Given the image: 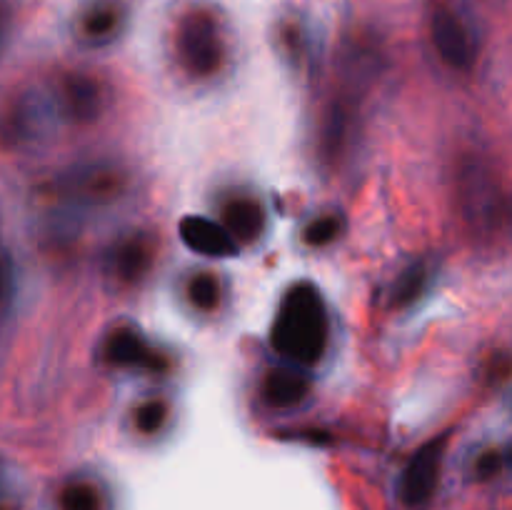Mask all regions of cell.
I'll return each mask as SVG.
<instances>
[{"mask_svg": "<svg viewBox=\"0 0 512 510\" xmlns=\"http://www.w3.org/2000/svg\"><path fill=\"white\" fill-rule=\"evenodd\" d=\"M330 320L323 295L313 283L288 290L273 323V348L298 365H315L328 350Z\"/></svg>", "mask_w": 512, "mask_h": 510, "instance_id": "obj_1", "label": "cell"}, {"mask_svg": "<svg viewBox=\"0 0 512 510\" xmlns=\"http://www.w3.org/2000/svg\"><path fill=\"white\" fill-rule=\"evenodd\" d=\"M458 203L475 235H498L505 223V198L498 175L480 155H468L458 168Z\"/></svg>", "mask_w": 512, "mask_h": 510, "instance_id": "obj_2", "label": "cell"}, {"mask_svg": "<svg viewBox=\"0 0 512 510\" xmlns=\"http://www.w3.org/2000/svg\"><path fill=\"white\" fill-rule=\"evenodd\" d=\"M175 48L183 68L195 78H210L223 68L225 43L218 20L210 10L193 8L180 20Z\"/></svg>", "mask_w": 512, "mask_h": 510, "instance_id": "obj_3", "label": "cell"}, {"mask_svg": "<svg viewBox=\"0 0 512 510\" xmlns=\"http://www.w3.org/2000/svg\"><path fill=\"white\" fill-rule=\"evenodd\" d=\"M128 188V178L123 170L113 163H85L70 168L55 180V198L73 200V203L98 205L120 198Z\"/></svg>", "mask_w": 512, "mask_h": 510, "instance_id": "obj_4", "label": "cell"}, {"mask_svg": "<svg viewBox=\"0 0 512 510\" xmlns=\"http://www.w3.org/2000/svg\"><path fill=\"white\" fill-rule=\"evenodd\" d=\"M430 35H433L435 50L440 58L450 65L453 70H470L478 58V48H475L473 33H470L468 23L463 15L448 3H435L430 8Z\"/></svg>", "mask_w": 512, "mask_h": 510, "instance_id": "obj_5", "label": "cell"}, {"mask_svg": "<svg viewBox=\"0 0 512 510\" xmlns=\"http://www.w3.org/2000/svg\"><path fill=\"white\" fill-rule=\"evenodd\" d=\"M445 445H448V433L425 443L413 455V460L405 468L403 478H400V500H403L405 508L423 510L433 500L435 488H438Z\"/></svg>", "mask_w": 512, "mask_h": 510, "instance_id": "obj_6", "label": "cell"}, {"mask_svg": "<svg viewBox=\"0 0 512 510\" xmlns=\"http://www.w3.org/2000/svg\"><path fill=\"white\" fill-rule=\"evenodd\" d=\"M55 105H58V110L65 118L73 120V123L78 125H85L93 123L100 115V108H103V93H100V85L95 83L90 75L73 73L65 75V78L60 80Z\"/></svg>", "mask_w": 512, "mask_h": 510, "instance_id": "obj_7", "label": "cell"}, {"mask_svg": "<svg viewBox=\"0 0 512 510\" xmlns=\"http://www.w3.org/2000/svg\"><path fill=\"white\" fill-rule=\"evenodd\" d=\"M43 120L45 108L38 95H23L0 113V140L8 148L30 143L43 128Z\"/></svg>", "mask_w": 512, "mask_h": 510, "instance_id": "obj_8", "label": "cell"}, {"mask_svg": "<svg viewBox=\"0 0 512 510\" xmlns=\"http://www.w3.org/2000/svg\"><path fill=\"white\" fill-rule=\"evenodd\" d=\"M180 238L190 250L210 255V258H230L240 250V245L230 238L223 225L200 218V215H188L180 220Z\"/></svg>", "mask_w": 512, "mask_h": 510, "instance_id": "obj_9", "label": "cell"}, {"mask_svg": "<svg viewBox=\"0 0 512 510\" xmlns=\"http://www.w3.org/2000/svg\"><path fill=\"white\" fill-rule=\"evenodd\" d=\"M105 360L120 368H165V360L133 328H118L105 340Z\"/></svg>", "mask_w": 512, "mask_h": 510, "instance_id": "obj_10", "label": "cell"}, {"mask_svg": "<svg viewBox=\"0 0 512 510\" xmlns=\"http://www.w3.org/2000/svg\"><path fill=\"white\" fill-rule=\"evenodd\" d=\"M265 225H268V215L255 198L240 195V198H230L225 203L223 228L238 245H248L263 238Z\"/></svg>", "mask_w": 512, "mask_h": 510, "instance_id": "obj_11", "label": "cell"}, {"mask_svg": "<svg viewBox=\"0 0 512 510\" xmlns=\"http://www.w3.org/2000/svg\"><path fill=\"white\" fill-rule=\"evenodd\" d=\"M310 393V380L303 370L285 365L273 368L263 380V398L273 408H293L300 405Z\"/></svg>", "mask_w": 512, "mask_h": 510, "instance_id": "obj_12", "label": "cell"}, {"mask_svg": "<svg viewBox=\"0 0 512 510\" xmlns=\"http://www.w3.org/2000/svg\"><path fill=\"white\" fill-rule=\"evenodd\" d=\"M153 240L150 235H130L123 243H118L113 253V273L115 278L123 283H138L145 273H148L150 263H153Z\"/></svg>", "mask_w": 512, "mask_h": 510, "instance_id": "obj_13", "label": "cell"}, {"mask_svg": "<svg viewBox=\"0 0 512 510\" xmlns=\"http://www.w3.org/2000/svg\"><path fill=\"white\" fill-rule=\"evenodd\" d=\"M120 23H123V13H120L118 5L98 3L80 20V33H83V38L88 43L100 45L115 38V33L120 30Z\"/></svg>", "mask_w": 512, "mask_h": 510, "instance_id": "obj_14", "label": "cell"}, {"mask_svg": "<svg viewBox=\"0 0 512 510\" xmlns=\"http://www.w3.org/2000/svg\"><path fill=\"white\" fill-rule=\"evenodd\" d=\"M430 270L425 260H415L410 263L403 273L398 275V280L390 288V305L393 308H408V305L418 303L423 298L425 288H428Z\"/></svg>", "mask_w": 512, "mask_h": 510, "instance_id": "obj_15", "label": "cell"}, {"mask_svg": "<svg viewBox=\"0 0 512 510\" xmlns=\"http://www.w3.org/2000/svg\"><path fill=\"white\" fill-rule=\"evenodd\" d=\"M350 130V118L348 108L343 103H330L328 113L323 120V153L325 158H338V153L343 150L345 138H348Z\"/></svg>", "mask_w": 512, "mask_h": 510, "instance_id": "obj_16", "label": "cell"}, {"mask_svg": "<svg viewBox=\"0 0 512 510\" xmlns=\"http://www.w3.org/2000/svg\"><path fill=\"white\" fill-rule=\"evenodd\" d=\"M188 298L200 313H213L218 310L220 298H223V288L220 280L213 273H198L190 278L188 283Z\"/></svg>", "mask_w": 512, "mask_h": 510, "instance_id": "obj_17", "label": "cell"}, {"mask_svg": "<svg viewBox=\"0 0 512 510\" xmlns=\"http://www.w3.org/2000/svg\"><path fill=\"white\" fill-rule=\"evenodd\" d=\"M60 510H100V493L95 485L85 483V480H75L60 490L58 498Z\"/></svg>", "mask_w": 512, "mask_h": 510, "instance_id": "obj_18", "label": "cell"}, {"mask_svg": "<svg viewBox=\"0 0 512 510\" xmlns=\"http://www.w3.org/2000/svg\"><path fill=\"white\" fill-rule=\"evenodd\" d=\"M168 420V403L163 398H148L135 408V428L145 435H155Z\"/></svg>", "mask_w": 512, "mask_h": 510, "instance_id": "obj_19", "label": "cell"}, {"mask_svg": "<svg viewBox=\"0 0 512 510\" xmlns=\"http://www.w3.org/2000/svg\"><path fill=\"white\" fill-rule=\"evenodd\" d=\"M340 233H343V218L340 215H323V218H315L305 228V243L315 245V248H323V245H330L333 240H338Z\"/></svg>", "mask_w": 512, "mask_h": 510, "instance_id": "obj_20", "label": "cell"}, {"mask_svg": "<svg viewBox=\"0 0 512 510\" xmlns=\"http://www.w3.org/2000/svg\"><path fill=\"white\" fill-rule=\"evenodd\" d=\"M503 465H505V455L500 453V450H485V453L478 458V463H475V473H478L480 480H490L503 470Z\"/></svg>", "mask_w": 512, "mask_h": 510, "instance_id": "obj_21", "label": "cell"}, {"mask_svg": "<svg viewBox=\"0 0 512 510\" xmlns=\"http://www.w3.org/2000/svg\"><path fill=\"white\" fill-rule=\"evenodd\" d=\"M5 293H8V265L0 258V305H3Z\"/></svg>", "mask_w": 512, "mask_h": 510, "instance_id": "obj_22", "label": "cell"}, {"mask_svg": "<svg viewBox=\"0 0 512 510\" xmlns=\"http://www.w3.org/2000/svg\"><path fill=\"white\" fill-rule=\"evenodd\" d=\"M0 510H15L13 503H5V500H0Z\"/></svg>", "mask_w": 512, "mask_h": 510, "instance_id": "obj_23", "label": "cell"}]
</instances>
